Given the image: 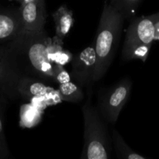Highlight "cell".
<instances>
[{
    "mask_svg": "<svg viewBox=\"0 0 159 159\" xmlns=\"http://www.w3.org/2000/svg\"><path fill=\"white\" fill-rule=\"evenodd\" d=\"M53 40L45 30L38 33L23 31L13 40L12 53L23 75L34 78L45 83L56 82L60 65L50 58Z\"/></svg>",
    "mask_w": 159,
    "mask_h": 159,
    "instance_id": "obj_1",
    "label": "cell"
},
{
    "mask_svg": "<svg viewBox=\"0 0 159 159\" xmlns=\"http://www.w3.org/2000/svg\"><path fill=\"white\" fill-rule=\"evenodd\" d=\"M123 20L121 13L106 0L94 44L96 54L94 82L102 79L110 67L118 49Z\"/></svg>",
    "mask_w": 159,
    "mask_h": 159,
    "instance_id": "obj_2",
    "label": "cell"
},
{
    "mask_svg": "<svg viewBox=\"0 0 159 159\" xmlns=\"http://www.w3.org/2000/svg\"><path fill=\"white\" fill-rule=\"evenodd\" d=\"M84 123V147L81 159H107L112 151L104 120L91 103L90 95L82 107Z\"/></svg>",
    "mask_w": 159,
    "mask_h": 159,
    "instance_id": "obj_3",
    "label": "cell"
},
{
    "mask_svg": "<svg viewBox=\"0 0 159 159\" xmlns=\"http://www.w3.org/2000/svg\"><path fill=\"white\" fill-rule=\"evenodd\" d=\"M159 12L152 15L132 19L126 31L123 48V60L139 59L145 62L154 41L155 24Z\"/></svg>",
    "mask_w": 159,
    "mask_h": 159,
    "instance_id": "obj_4",
    "label": "cell"
},
{
    "mask_svg": "<svg viewBox=\"0 0 159 159\" xmlns=\"http://www.w3.org/2000/svg\"><path fill=\"white\" fill-rule=\"evenodd\" d=\"M132 88L129 79H122L100 97L98 111L108 123L115 124L122 109L129 99Z\"/></svg>",
    "mask_w": 159,
    "mask_h": 159,
    "instance_id": "obj_5",
    "label": "cell"
},
{
    "mask_svg": "<svg viewBox=\"0 0 159 159\" xmlns=\"http://www.w3.org/2000/svg\"><path fill=\"white\" fill-rule=\"evenodd\" d=\"M96 68L94 47L89 46L75 56L73 59L71 76L75 83L80 87L90 86L94 82Z\"/></svg>",
    "mask_w": 159,
    "mask_h": 159,
    "instance_id": "obj_6",
    "label": "cell"
},
{
    "mask_svg": "<svg viewBox=\"0 0 159 159\" xmlns=\"http://www.w3.org/2000/svg\"><path fill=\"white\" fill-rule=\"evenodd\" d=\"M20 11L23 31L38 33L44 30L46 21L45 0H31L22 3Z\"/></svg>",
    "mask_w": 159,
    "mask_h": 159,
    "instance_id": "obj_7",
    "label": "cell"
},
{
    "mask_svg": "<svg viewBox=\"0 0 159 159\" xmlns=\"http://www.w3.org/2000/svg\"><path fill=\"white\" fill-rule=\"evenodd\" d=\"M23 31L20 10L14 14H0V40L12 38L15 40Z\"/></svg>",
    "mask_w": 159,
    "mask_h": 159,
    "instance_id": "obj_8",
    "label": "cell"
},
{
    "mask_svg": "<svg viewBox=\"0 0 159 159\" xmlns=\"http://www.w3.org/2000/svg\"><path fill=\"white\" fill-rule=\"evenodd\" d=\"M18 89L20 96L26 97V99L43 97L49 91L45 82L26 75H23L20 79Z\"/></svg>",
    "mask_w": 159,
    "mask_h": 159,
    "instance_id": "obj_9",
    "label": "cell"
},
{
    "mask_svg": "<svg viewBox=\"0 0 159 159\" xmlns=\"http://www.w3.org/2000/svg\"><path fill=\"white\" fill-rule=\"evenodd\" d=\"M55 25V37L62 41L69 34L74 23L73 12L66 5L61 6L52 14Z\"/></svg>",
    "mask_w": 159,
    "mask_h": 159,
    "instance_id": "obj_10",
    "label": "cell"
},
{
    "mask_svg": "<svg viewBox=\"0 0 159 159\" xmlns=\"http://www.w3.org/2000/svg\"><path fill=\"white\" fill-rule=\"evenodd\" d=\"M112 143L118 158L127 159H146L144 156L133 152L126 144L118 130L115 129H113L112 132Z\"/></svg>",
    "mask_w": 159,
    "mask_h": 159,
    "instance_id": "obj_11",
    "label": "cell"
},
{
    "mask_svg": "<svg viewBox=\"0 0 159 159\" xmlns=\"http://www.w3.org/2000/svg\"><path fill=\"white\" fill-rule=\"evenodd\" d=\"M59 84V94L61 99L68 102H77L83 98V93L80 85L71 80H67Z\"/></svg>",
    "mask_w": 159,
    "mask_h": 159,
    "instance_id": "obj_12",
    "label": "cell"
},
{
    "mask_svg": "<svg viewBox=\"0 0 159 159\" xmlns=\"http://www.w3.org/2000/svg\"><path fill=\"white\" fill-rule=\"evenodd\" d=\"M142 0H110V4L121 13L123 18L129 20L137 12Z\"/></svg>",
    "mask_w": 159,
    "mask_h": 159,
    "instance_id": "obj_13",
    "label": "cell"
},
{
    "mask_svg": "<svg viewBox=\"0 0 159 159\" xmlns=\"http://www.w3.org/2000/svg\"><path fill=\"white\" fill-rule=\"evenodd\" d=\"M2 120L0 119V134H2Z\"/></svg>",
    "mask_w": 159,
    "mask_h": 159,
    "instance_id": "obj_14",
    "label": "cell"
}]
</instances>
